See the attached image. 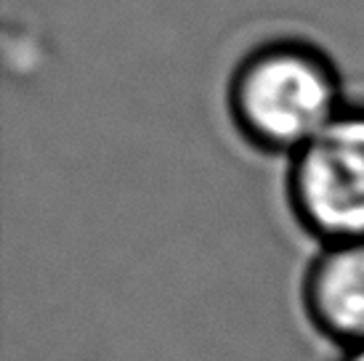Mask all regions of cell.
I'll return each mask as SVG.
<instances>
[{"label": "cell", "mask_w": 364, "mask_h": 361, "mask_svg": "<svg viewBox=\"0 0 364 361\" xmlns=\"http://www.w3.org/2000/svg\"><path fill=\"white\" fill-rule=\"evenodd\" d=\"M226 101L250 146L287 157L346 107L333 59L298 38H274L247 50L229 77Z\"/></svg>", "instance_id": "6da1fadb"}, {"label": "cell", "mask_w": 364, "mask_h": 361, "mask_svg": "<svg viewBox=\"0 0 364 361\" xmlns=\"http://www.w3.org/2000/svg\"><path fill=\"white\" fill-rule=\"evenodd\" d=\"M295 223L319 244L364 239V104L346 107L287 157Z\"/></svg>", "instance_id": "7a4b0ae2"}, {"label": "cell", "mask_w": 364, "mask_h": 361, "mask_svg": "<svg viewBox=\"0 0 364 361\" xmlns=\"http://www.w3.org/2000/svg\"><path fill=\"white\" fill-rule=\"evenodd\" d=\"M306 324L338 353L364 345V239L319 244L298 281Z\"/></svg>", "instance_id": "3957f363"}, {"label": "cell", "mask_w": 364, "mask_h": 361, "mask_svg": "<svg viewBox=\"0 0 364 361\" xmlns=\"http://www.w3.org/2000/svg\"><path fill=\"white\" fill-rule=\"evenodd\" d=\"M338 361H364V345L362 348H351V351L338 353Z\"/></svg>", "instance_id": "277c9868"}]
</instances>
